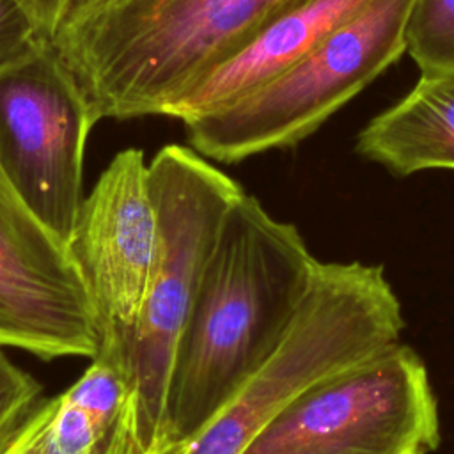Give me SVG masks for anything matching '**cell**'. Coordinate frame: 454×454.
Listing matches in <instances>:
<instances>
[{"label": "cell", "instance_id": "cell-1", "mask_svg": "<svg viewBox=\"0 0 454 454\" xmlns=\"http://www.w3.org/2000/svg\"><path fill=\"white\" fill-rule=\"evenodd\" d=\"M317 264L293 223L247 192L238 199L174 353L156 449L195 434L273 355Z\"/></svg>", "mask_w": 454, "mask_h": 454}, {"label": "cell", "instance_id": "cell-2", "mask_svg": "<svg viewBox=\"0 0 454 454\" xmlns=\"http://www.w3.org/2000/svg\"><path fill=\"white\" fill-rule=\"evenodd\" d=\"M294 0H74L51 44L96 122L165 115Z\"/></svg>", "mask_w": 454, "mask_h": 454}, {"label": "cell", "instance_id": "cell-3", "mask_svg": "<svg viewBox=\"0 0 454 454\" xmlns=\"http://www.w3.org/2000/svg\"><path fill=\"white\" fill-rule=\"evenodd\" d=\"M403 328L401 303L383 266L319 261L273 355L195 434L147 454H243L294 397L401 342Z\"/></svg>", "mask_w": 454, "mask_h": 454}, {"label": "cell", "instance_id": "cell-4", "mask_svg": "<svg viewBox=\"0 0 454 454\" xmlns=\"http://www.w3.org/2000/svg\"><path fill=\"white\" fill-rule=\"evenodd\" d=\"M158 238L142 309L128 346V371L144 452L163 434L174 353L227 215L245 190L195 149L168 144L151 163Z\"/></svg>", "mask_w": 454, "mask_h": 454}, {"label": "cell", "instance_id": "cell-5", "mask_svg": "<svg viewBox=\"0 0 454 454\" xmlns=\"http://www.w3.org/2000/svg\"><path fill=\"white\" fill-rule=\"evenodd\" d=\"M410 5L371 0L271 82L183 122L192 147L220 163H238L296 145L406 51Z\"/></svg>", "mask_w": 454, "mask_h": 454}, {"label": "cell", "instance_id": "cell-6", "mask_svg": "<svg viewBox=\"0 0 454 454\" xmlns=\"http://www.w3.org/2000/svg\"><path fill=\"white\" fill-rule=\"evenodd\" d=\"M440 442L426 364L397 342L301 392L243 454H431Z\"/></svg>", "mask_w": 454, "mask_h": 454}, {"label": "cell", "instance_id": "cell-7", "mask_svg": "<svg viewBox=\"0 0 454 454\" xmlns=\"http://www.w3.org/2000/svg\"><path fill=\"white\" fill-rule=\"evenodd\" d=\"M94 124L51 41L0 71V161L28 207L67 247L85 199L83 153Z\"/></svg>", "mask_w": 454, "mask_h": 454}, {"label": "cell", "instance_id": "cell-8", "mask_svg": "<svg viewBox=\"0 0 454 454\" xmlns=\"http://www.w3.org/2000/svg\"><path fill=\"white\" fill-rule=\"evenodd\" d=\"M101 339L69 247L28 207L0 161V346L43 360L94 358Z\"/></svg>", "mask_w": 454, "mask_h": 454}, {"label": "cell", "instance_id": "cell-9", "mask_svg": "<svg viewBox=\"0 0 454 454\" xmlns=\"http://www.w3.org/2000/svg\"><path fill=\"white\" fill-rule=\"evenodd\" d=\"M158 220L140 149L117 153L83 199L69 250L101 325V340L128 346L156 250Z\"/></svg>", "mask_w": 454, "mask_h": 454}, {"label": "cell", "instance_id": "cell-10", "mask_svg": "<svg viewBox=\"0 0 454 454\" xmlns=\"http://www.w3.org/2000/svg\"><path fill=\"white\" fill-rule=\"evenodd\" d=\"M0 454H145L124 349L103 340L71 387L35 403Z\"/></svg>", "mask_w": 454, "mask_h": 454}, {"label": "cell", "instance_id": "cell-11", "mask_svg": "<svg viewBox=\"0 0 454 454\" xmlns=\"http://www.w3.org/2000/svg\"><path fill=\"white\" fill-rule=\"evenodd\" d=\"M371 0H294L241 51L176 101L167 117L186 122L271 82Z\"/></svg>", "mask_w": 454, "mask_h": 454}, {"label": "cell", "instance_id": "cell-12", "mask_svg": "<svg viewBox=\"0 0 454 454\" xmlns=\"http://www.w3.org/2000/svg\"><path fill=\"white\" fill-rule=\"evenodd\" d=\"M355 149L399 177L454 170V71H422L401 101L365 124Z\"/></svg>", "mask_w": 454, "mask_h": 454}, {"label": "cell", "instance_id": "cell-13", "mask_svg": "<svg viewBox=\"0 0 454 454\" xmlns=\"http://www.w3.org/2000/svg\"><path fill=\"white\" fill-rule=\"evenodd\" d=\"M404 43L420 71H454V0H411Z\"/></svg>", "mask_w": 454, "mask_h": 454}, {"label": "cell", "instance_id": "cell-14", "mask_svg": "<svg viewBox=\"0 0 454 454\" xmlns=\"http://www.w3.org/2000/svg\"><path fill=\"white\" fill-rule=\"evenodd\" d=\"M41 383L0 346V445L43 397Z\"/></svg>", "mask_w": 454, "mask_h": 454}, {"label": "cell", "instance_id": "cell-15", "mask_svg": "<svg viewBox=\"0 0 454 454\" xmlns=\"http://www.w3.org/2000/svg\"><path fill=\"white\" fill-rule=\"evenodd\" d=\"M44 39L27 11L18 0H0V71L27 53Z\"/></svg>", "mask_w": 454, "mask_h": 454}, {"label": "cell", "instance_id": "cell-16", "mask_svg": "<svg viewBox=\"0 0 454 454\" xmlns=\"http://www.w3.org/2000/svg\"><path fill=\"white\" fill-rule=\"evenodd\" d=\"M34 21L37 32L51 41L74 0H18Z\"/></svg>", "mask_w": 454, "mask_h": 454}]
</instances>
